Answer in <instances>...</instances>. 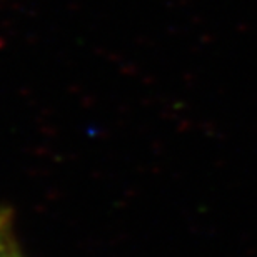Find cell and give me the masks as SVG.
<instances>
[{
  "label": "cell",
  "instance_id": "1",
  "mask_svg": "<svg viewBox=\"0 0 257 257\" xmlns=\"http://www.w3.org/2000/svg\"><path fill=\"white\" fill-rule=\"evenodd\" d=\"M0 257H24L15 235L14 215L10 209H0Z\"/></svg>",
  "mask_w": 257,
  "mask_h": 257
}]
</instances>
